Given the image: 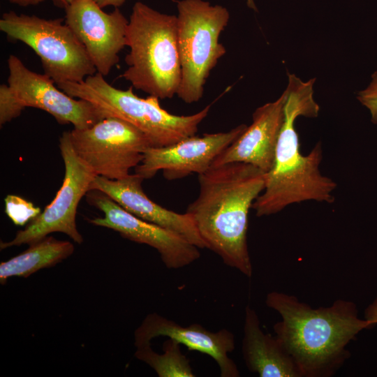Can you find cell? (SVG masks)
<instances>
[{
  "instance_id": "44dd1931",
  "label": "cell",
  "mask_w": 377,
  "mask_h": 377,
  "mask_svg": "<svg viewBox=\"0 0 377 377\" xmlns=\"http://www.w3.org/2000/svg\"><path fill=\"white\" fill-rule=\"evenodd\" d=\"M24 109L18 103L8 84L0 85L1 126L19 117Z\"/></svg>"
},
{
  "instance_id": "7402d4cb",
  "label": "cell",
  "mask_w": 377,
  "mask_h": 377,
  "mask_svg": "<svg viewBox=\"0 0 377 377\" xmlns=\"http://www.w3.org/2000/svg\"><path fill=\"white\" fill-rule=\"evenodd\" d=\"M357 99L369 110L371 121L377 124V71L371 75L367 88L357 93Z\"/></svg>"
},
{
  "instance_id": "ba28073f",
  "label": "cell",
  "mask_w": 377,
  "mask_h": 377,
  "mask_svg": "<svg viewBox=\"0 0 377 377\" xmlns=\"http://www.w3.org/2000/svg\"><path fill=\"white\" fill-rule=\"evenodd\" d=\"M70 137L80 158L96 175L110 179L128 176L151 147L145 134L115 117H105L84 129L73 128Z\"/></svg>"
},
{
  "instance_id": "6da1fadb",
  "label": "cell",
  "mask_w": 377,
  "mask_h": 377,
  "mask_svg": "<svg viewBox=\"0 0 377 377\" xmlns=\"http://www.w3.org/2000/svg\"><path fill=\"white\" fill-rule=\"evenodd\" d=\"M265 172L244 163L211 167L198 175V195L186 211L207 249L248 277L253 273L248 215L265 188Z\"/></svg>"
},
{
  "instance_id": "7c38bea8",
  "label": "cell",
  "mask_w": 377,
  "mask_h": 377,
  "mask_svg": "<svg viewBox=\"0 0 377 377\" xmlns=\"http://www.w3.org/2000/svg\"><path fill=\"white\" fill-rule=\"evenodd\" d=\"M246 127L240 124L229 131L193 135L168 146L149 147L134 168L135 173L145 179L162 170L168 180L182 179L192 173L202 174Z\"/></svg>"
},
{
  "instance_id": "3957f363",
  "label": "cell",
  "mask_w": 377,
  "mask_h": 377,
  "mask_svg": "<svg viewBox=\"0 0 377 377\" xmlns=\"http://www.w3.org/2000/svg\"><path fill=\"white\" fill-rule=\"evenodd\" d=\"M314 82L315 78L304 82L288 73V83L284 90V118L274 163L266 172L263 191L252 205L258 217L276 214L290 205L304 201H334L332 194L337 184L320 170L321 145L317 143L308 154H302L295 129L298 117L318 115L320 107L313 98Z\"/></svg>"
},
{
  "instance_id": "5bb4252c",
  "label": "cell",
  "mask_w": 377,
  "mask_h": 377,
  "mask_svg": "<svg viewBox=\"0 0 377 377\" xmlns=\"http://www.w3.org/2000/svg\"><path fill=\"white\" fill-rule=\"evenodd\" d=\"M158 337H167L189 350L210 356L217 363L221 377L240 376L236 364L228 355L235 349V337L226 329L213 332L198 323L184 327L157 313H149L135 331V346L138 348L150 344L151 339Z\"/></svg>"
},
{
  "instance_id": "d4e9b609",
  "label": "cell",
  "mask_w": 377,
  "mask_h": 377,
  "mask_svg": "<svg viewBox=\"0 0 377 377\" xmlns=\"http://www.w3.org/2000/svg\"><path fill=\"white\" fill-rule=\"evenodd\" d=\"M45 0H9L10 3L26 7L34 6L43 2Z\"/></svg>"
},
{
  "instance_id": "ac0fdd59",
  "label": "cell",
  "mask_w": 377,
  "mask_h": 377,
  "mask_svg": "<svg viewBox=\"0 0 377 377\" xmlns=\"http://www.w3.org/2000/svg\"><path fill=\"white\" fill-rule=\"evenodd\" d=\"M73 244L50 236L29 244L19 255L0 264V281L4 284L11 276L28 277L34 272L54 266L70 256Z\"/></svg>"
},
{
  "instance_id": "9c48e42d",
  "label": "cell",
  "mask_w": 377,
  "mask_h": 377,
  "mask_svg": "<svg viewBox=\"0 0 377 377\" xmlns=\"http://www.w3.org/2000/svg\"><path fill=\"white\" fill-rule=\"evenodd\" d=\"M59 149L65 167L60 189L54 200L25 229L19 230L12 240L1 242V250L31 244L55 232L67 235L77 244L83 242L76 226L77 209L81 199L90 191L96 175L75 152L70 131L63 132L59 138Z\"/></svg>"
},
{
  "instance_id": "5b68a950",
  "label": "cell",
  "mask_w": 377,
  "mask_h": 377,
  "mask_svg": "<svg viewBox=\"0 0 377 377\" xmlns=\"http://www.w3.org/2000/svg\"><path fill=\"white\" fill-rule=\"evenodd\" d=\"M57 86L69 96L101 108L107 117H118L131 124L146 135L152 147L168 146L195 135L211 108L208 105L191 115L173 114L160 105L158 98L139 97L132 86L126 90L115 88L98 73L81 82H64Z\"/></svg>"
},
{
  "instance_id": "8992f818",
  "label": "cell",
  "mask_w": 377,
  "mask_h": 377,
  "mask_svg": "<svg viewBox=\"0 0 377 377\" xmlns=\"http://www.w3.org/2000/svg\"><path fill=\"white\" fill-rule=\"evenodd\" d=\"M177 8L181 81L176 95L191 104L202 98L210 72L226 52L219 37L230 13L205 0H180Z\"/></svg>"
},
{
  "instance_id": "8fae6325",
  "label": "cell",
  "mask_w": 377,
  "mask_h": 377,
  "mask_svg": "<svg viewBox=\"0 0 377 377\" xmlns=\"http://www.w3.org/2000/svg\"><path fill=\"white\" fill-rule=\"evenodd\" d=\"M89 204L103 213V217L89 219L97 226L112 229L131 241L155 249L168 269H179L200 258L199 248L178 234L142 220L123 209L105 193L91 190L87 195Z\"/></svg>"
},
{
  "instance_id": "7a4b0ae2",
  "label": "cell",
  "mask_w": 377,
  "mask_h": 377,
  "mask_svg": "<svg viewBox=\"0 0 377 377\" xmlns=\"http://www.w3.org/2000/svg\"><path fill=\"white\" fill-rule=\"evenodd\" d=\"M265 304L281 317L273 329L301 377L334 376L350 355L348 343L362 330L373 327L349 300L313 309L295 295L272 291Z\"/></svg>"
},
{
  "instance_id": "9a60e30c",
  "label": "cell",
  "mask_w": 377,
  "mask_h": 377,
  "mask_svg": "<svg viewBox=\"0 0 377 377\" xmlns=\"http://www.w3.org/2000/svg\"><path fill=\"white\" fill-rule=\"evenodd\" d=\"M144 179L136 173L119 179L96 175L91 190H98L134 216L171 230L199 249L207 248L191 218L163 207L149 198L144 192Z\"/></svg>"
},
{
  "instance_id": "484cf974",
  "label": "cell",
  "mask_w": 377,
  "mask_h": 377,
  "mask_svg": "<svg viewBox=\"0 0 377 377\" xmlns=\"http://www.w3.org/2000/svg\"><path fill=\"white\" fill-rule=\"evenodd\" d=\"M53 3L60 8H66L74 0H52Z\"/></svg>"
},
{
  "instance_id": "30bf717a",
  "label": "cell",
  "mask_w": 377,
  "mask_h": 377,
  "mask_svg": "<svg viewBox=\"0 0 377 377\" xmlns=\"http://www.w3.org/2000/svg\"><path fill=\"white\" fill-rule=\"evenodd\" d=\"M7 62L8 84L23 109H40L50 114L58 123L71 124L76 129L89 128L107 117L101 108L91 103L75 99L65 93L45 73L29 70L15 55L10 54Z\"/></svg>"
},
{
  "instance_id": "277c9868",
  "label": "cell",
  "mask_w": 377,
  "mask_h": 377,
  "mask_svg": "<svg viewBox=\"0 0 377 377\" xmlns=\"http://www.w3.org/2000/svg\"><path fill=\"white\" fill-rule=\"evenodd\" d=\"M177 29V15L136 2L126 33L127 68L121 77L159 99L176 95L181 81Z\"/></svg>"
},
{
  "instance_id": "cb8c5ba5",
  "label": "cell",
  "mask_w": 377,
  "mask_h": 377,
  "mask_svg": "<svg viewBox=\"0 0 377 377\" xmlns=\"http://www.w3.org/2000/svg\"><path fill=\"white\" fill-rule=\"evenodd\" d=\"M102 8L107 6H114L119 8L122 6L126 0H94Z\"/></svg>"
},
{
  "instance_id": "603a6c76",
  "label": "cell",
  "mask_w": 377,
  "mask_h": 377,
  "mask_svg": "<svg viewBox=\"0 0 377 377\" xmlns=\"http://www.w3.org/2000/svg\"><path fill=\"white\" fill-rule=\"evenodd\" d=\"M364 319L368 320L373 327L377 324V297L374 302L367 307L364 313Z\"/></svg>"
},
{
  "instance_id": "e0dca14e",
  "label": "cell",
  "mask_w": 377,
  "mask_h": 377,
  "mask_svg": "<svg viewBox=\"0 0 377 377\" xmlns=\"http://www.w3.org/2000/svg\"><path fill=\"white\" fill-rule=\"evenodd\" d=\"M242 352L248 369L260 377H301L289 353L275 336L263 332L256 311L247 306Z\"/></svg>"
},
{
  "instance_id": "d6986e66",
  "label": "cell",
  "mask_w": 377,
  "mask_h": 377,
  "mask_svg": "<svg viewBox=\"0 0 377 377\" xmlns=\"http://www.w3.org/2000/svg\"><path fill=\"white\" fill-rule=\"evenodd\" d=\"M180 345L168 338L163 342L162 354L154 352L148 344L138 347L135 357L149 365L158 377H195L189 360L181 352Z\"/></svg>"
},
{
  "instance_id": "ffe728a7",
  "label": "cell",
  "mask_w": 377,
  "mask_h": 377,
  "mask_svg": "<svg viewBox=\"0 0 377 377\" xmlns=\"http://www.w3.org/2000/svg\"><path fill=\"white\" fill-rule=\"evenodd\" d=\"M4 203L6 215L16 226H24L42 212L40 207L15 195H8L4 199Z\"/></svg>"
},
{
  "instance_id": "4fadbf2b",
  "label": "cell",
  "mask_w": 377,
  "mask_h": 377,
  "mask_svg": "<svg viewBox=\"0 0 377 377\" xmlns=\"http://www.w3.org/2000/svg\"><path fill=\"white\" fill-rule=\"evenodd\" d=\"M64 10L65 22L84 46L97 73L108 75L126 46L128 20L119 8L106 13L94 0H74Z\"/></svg>"
},
{
  "instance_id": "52a82bcc",
  "label": "cell",
  "mask_w": 377,
  "mask_h": 377,
  "mask_svg": "<svg viewBox=\"0 0 377 377\" xmlns=\"http://www.w3.org/2000/svg\"><path fill=\"white\" fill-rule=\"evenodd\" d=\"M0 30L28 45L39 57L44 73L57 84L81 82L97 73L84 46L63 18L4 13Z\"/></svg>"
},
{
  "instance_id": "2e32d148",
  "label": "cell",
  "mask_w": 377,
  "mask_h": 377,
  "mask_svg": "<svg viewBox=\"0 0 377 377\" xmlns=\"http://www.w3.org/2000/svg\"><path fill=\"white\" fill-rule=\"evenodd\" d=\"M286 98L284 91L276 101L258 108L251 124L215 158L211 167L244 163L269 172L283 122Z\"/></svg>"
}]
</instances>
